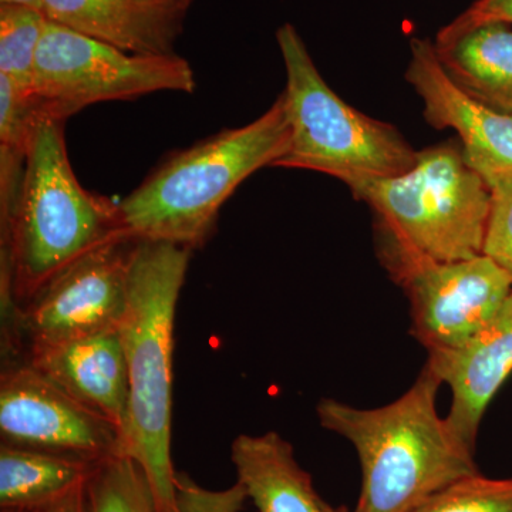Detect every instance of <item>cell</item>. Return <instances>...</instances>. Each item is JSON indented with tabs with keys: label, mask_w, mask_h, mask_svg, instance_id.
<instances>
[{
	"label": "cell",
	"mask_w": 512,
	"mask_h": 512,
	"mask_svg": "<svg viewBox=\"0 0 512 512\" xmlns=\"http://www.w3.org/2000/svg\"><path fill=\"white\" fill-rule=\"evenodd\" d=\"M66 120L40 110L12 218L0 225L2 345L18 340L20 308L60 272L111 242L130 239L120 202L77 180L64 137ZM133 241V239H131Z\"/></svg>",
	"instance_id": "obj_1"
},
{
	"label": "cell",
	"mask_w": 512,
	"mask_h": 512,
	"mask_svg": "<svg viewBox=\"0 0 512 512\" xmlns=\"http://www.w3.org/2000/svg\"><path fill=\"white\" fill-rule=\"evenodd\" d=\"M440 386L426 365L413 386L387 406L357 409L320 400V426L350 441L362 467L353 512H416L450 485L480 473L476 450L437 412Z\"/></svg>",
	"instance_id": "obj_2"
},
{
	"label": "cell",
	"mask_w": 512,
	"mask_h": 512,
	"mask_svg": "<svg viewBox=\"0 0 512 512\" xmlns=\"http://www.w3.org/2000/svg\"><path fill=\"white\" fill-rule=\"evenodd\" d=\"M190 249L136 242L126 313L119 326L128 370V413L121 456L143 468L160 512H174L171 460L174 325Z\"/></svg>",
	"instance_id": "obj_3"
},
{
	"label": "cell",
	"mask_w": 512,
	"mask_h": 512,
	"mask_svg": "<svg viewBox=\"0 0 512 512\" xmlns=\"http://www.w3.org/2000/svg\"><path fill=\"white\" fill-rule=\"evenodd\" d=\"M284 93L261 117L177 151L120 201L127 237L194 251L211 238L221 208L248 177L288 153Z\"/></svg>",
	"instance_id": "obj_4"
},
{
	"label": "cell",
	"mask_w": 512,
	"mask_h": 512,
	"mask_svg": "<svg viewBox=\"0 0 512 512\" xmlns=\"http://www.w3.org/2000/svg\"><path fill=\"white\" fill-rule=\"evenodd\" d=\"M346 185L375 212L379 249L437 262L483 254L491 188L454 141L419 151L406 173Z\"/></svg>",
	"instance_id": "obj_5"
},
{
	"label": "cell",
	"mask_w": 512,
	"mask_h": 512,
	"mask_svg": "<svg viewBox=\"0 0 512 512\" xmlns=\"http://www.w3.org/2000/svg\"><path fill=\"white\" fill-rule=\"evenodd\" d=\"M286 70L288 153L275 167L316 171L343 184L412 170L417 153L396 127L353 109L330 89L298 30L276 32Z\"/></svg>",
	"instance_id": "obj_6"
},
{
	"label": "cell",
	"mask_w": 512,
	"mask_h": 512,
	"mask_svg": "<svg viewBox=\"0 0 512 512\" xmlns=\"http://www.w3.org/2000/svg\"><path fill=\"white\" fill-rule=\"evenodd\" d=\"M191 64L175 55H138L47 19L37 50L33 94L43 113L67 120L104 101L158 92L192 93Z\"/></svg>",
	"instance_id": "obj_7"
},
{
	"label": "cell",
	"mask_w": 512,
	"mask_h": 512,
	"mask_svg": "<svg viewBox=\"0 0 512 512\" xmlns=\"http://www.w3.org/2000/svg\"><path fill=\"white\" fill-rule=\"evenodd\" d=\"M382 265L410 302L412 333L429 353L466 346L512 292V278L484 254L437 262L379 249Z\"/></svg>",
	"instance_id": "obj_8"
},
{
	"label": "cell",
	"mask_w": 512,
	"mask_h": 512,
	"mask_svg": "<svg viewBox=\"0 0 512 512\" xmlns=\"http://www.w3.org/2000/svg\"><path fill=\"white\" fill-rule=\"evenodd\" d=\"M136 242L121 239L90 252L22 306L16 329L23 352L29 346L119 329Z\"/></svg>",
	"instance_id": "obj_9"
},
{
	"label": "cell",
	"mask_w": 512,
	"mask_h": 512,
	"mask_svg": "<svg viewBox=\"0 0 512 512\" xmlns=\"http://www.w3.org/2000/svg\"><path fill=\"white\" fill-rule=\"evenodd\" d=\"M0 439L10 446L103 461L121 456V433L26 360L3 365Z\"/></svg>",
	"instance_id": "obj_10"
},
{
	"label": "cell",
	"mask_w": 512,
	"mask_h": 512,
	"mask_svg": "<svg viewBox=\"0 0 512 512\" xmlns=\"http://www.w3.org/2000/svg\"><path fill=\"white\" fill-rule=\"evenodd\" d=\"M406 80L424 104L431 126L451 128L461 140L467 163L487 184L512 183V114L471 96L444 70L434 42L412 39Z\"/></svg>",
	"instance_id": "obj_11"
},
{
	"label": "cell",
	"mask_w": 512,
	"mask_h": 512,
	"mask_svg": "<svg viewBox=\"0 0 512 512\" xmlns=\"http://www.w3.org/2000/svg\"><path fill=\"white\" fill-rule=\"evenodd\" d=\"M23 360L87 409L111 421L123 439L130 386L119 329L29 346Z\"/></svg>",
	"instance_id": "obj_12"
},
{
	"label": "cell",
	"mask_w": 512,
	"mask_h": 512,
	"mask_svg": "<svg viewBox=\"0 0 512 512\" xmlns=\"http://www.w3.org/2000/svg\"><path fill=\"white\" fill-rule=\"evenodd\" d=\"M426 365L450 387L448 424L476 450L484 414L512 373V292L466 346L453 352L429 353Z\"/></svg>",
	"instance_id": "obj_13"
},
{
	"label": "cell",
	"mask_w": 512,
	"mask_h": 512,
	"mask_svg": "<svg viewBox=\"0 0 512 512\" xmlns=\"http://www.w3.org/2000/svg\"><path fill=\"white\" fill-rule=\"evenodd\" d=\"M46 18L138 55H173L187 13L163 0H43Z\"/></svg>",
	"instance_id": "obj_14"
},
{
	"label": "cell",
	"mask_w": 512,
	"mask_h": 512,
	"mask_svg": "<svg viewBox=\"0 0 512 512\" xmlns=\"http://www.w3.org/2000/svg\"><path fill=\"white\" fill-rule=\"evenodd\" d=\"M231 461L237 483L259 512H348L320 497L292 444L275 431L238 436L231 444Z\"/></svg>",
	"instance_id": "obj_15"
},
{
	"label": "cell",
	"mask_w": 512,
	"mask_h": 512,
	"mask_svg": "<svg viewBox=\"0 0 512 512\" xmlns=\"http://www.w3.org/2000/svg\"><path fill=\"white\" fill-rule=\"evenodd\" d=\"M448 76L487 106L512 114V26L485 23L434 42Z\"/></svg>",
	"instance_id": "obj_16"
},
{
	"label": "cell",
	"mask_w": 512,
	"mask_h": 512,
	"mask_svg": "<svg viewBox=\"0 0 512 512\" xmlns=\"http://www.w3.org/2000/svg\"><path fill=\"white\" fill-rule=\"evenodd\" d=\"M100 461L0 444V508L30 512L83 487Z\"/></svg>",
	"instance_id": "obj_17"
},
{
	"label": "cell",
	"mask_w": 512,
	"mask_h": 512,
	"mask_svg": "<svg viewBox=\"0 0 512 512\" xmlns=\"http://www.w3.org/2000/svg\"><path fill=\"white\" fill-rule=\"evenodd\" d=\"M86 512H160L143 468L130 457L100 461L84 485Z\"/></svg>",
	"instance_id": "obj_18"
},
{
	"label": "cell",
	"mask_w": 512,
	"mask_h": 512,
	"mask_svg": "<svg viewBox=\"0 0 512 512\" xmlns=\"http://www.w3.org/2000/svg\"><path fill=\"white\" fill-rule=\"evenodd\" d=\"M46 20L45 13L37 10L0 5V76L20 92L33 94L37 50Z\"/></svg>",
	"instance_id": "obj_19"
},
{
	"label": "cell",
	"mask_w": 512,
	"mask_h": 512,
	"mask_svg": "<svg viewBox=\"0 0 512 512\" xmlns=\"http://www.w3.org/2000/svg\"><path fill=\"white\" fill-rule=\"evenodd\" d=\"M416 512H512V477L476 476L457 481Z\"/></svg>",
	"instance_id": "obj_20"
},
{
	"label": "cell",
	"mask_w": 512,
	"mask_h": 512,
	"mask_svg": "<svg viewBox=\"0 0 512 512\" xmlns=\"http://www.w3.org/2000/svg\"><path fill=\"white\" fill-rule=\"evenodd\" d=\"M491 211L483 254L512 278V183L491 185Z\"/></svg>",
	"instance_id": "obj_21"
},
{
	"label": "cell",
	"mask_w": 512,
	"mask_h": 512,
	"mask_svg": "<svg viewBox=\"0 0 512 512\" xmlns=\"http://www.w3.org/2000/svg\"><path fill=\"white\" fill-rule=\"evenodd\" d=\"M247 493L235 483L225 490H210L195 483L187 473L175 476L174 512H242Z\"/></svg>",
	"instance_id": "obj_22"
},
{
	"label": "cell",
	"mask_w": 512,
	"mask_h": 512,
	"mask_svg": "<svg viewBox=\"0 0 512 512\" xmlns=\"http://www.w3.org/2000/svg\"><path fill=\"white\" fill-rule=\"evenodd\" d=\"M485 23H504L512 26V0H477L466 12L444 26L437 35H457Z\"/></svg>",
	"instance_id": "obj_23"
},
{
	"label": "cell",
	"mask_w": 512,
	"mask_h": 512,
	"mask_svg": "<svg viewBox=\"0 0 512 512\" xmlns=\"http://www.w3.org/2000/svg\"><path fill=\"white\" fill-rule=\"evenodd\" d=\"M84 485L77 488L72 494L66 495L62 500L30 512H86V507H84Z\"/></svg>",
	"instance_id": "obj_24"
},
{
	"label": "cell",
	"mask_w": 512,
	"mask_h": 512,
	"mask_svg": "<svg viewBox=\"0 0 512 512\" xmlns=\"http://www.w3.org/2000/svg\"><path fill=\"white\" fill-rule=\"evenodd\" d=\"M0 5L18 6V8L33 9L45 13L43 0H0Z\"/></svg>",
	"instance_id": "obj_25"
},
{
	"label": "cell",
	"mask_w": 512,
	"mask_h": 512,
	"mask_svg": "<svg viewBox=\"0 0 512 512\" xmlns=\"http://www.w3.org/2000/svg\"><path fill=\"white\" fill-rule=\"evenodd\" d=\"M163 2L173 6L175 9L181 10V12L187 13L194 0H163Z\"/></svg>",
	"instance_id": "obj_26"
}]
</instances>
